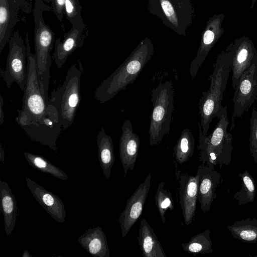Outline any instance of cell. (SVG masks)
Instances as JSON below:
<instances>
[{
	"mask_svg": "<svg viewBox=\"0 0 257 257\" xmlns=\"http://www.w3.org/2000/svg\"><path fill=\"white\" fill-rule=\"evenodd\" d=\"M28 80L24 90L23 104L18 109L16 122L33 141L57 152V141L62 127L57 109L42 94L38 81L35 55L32 54L26 32Z\"/></svg>",
	"mask_w": 257,
	"mask_h": 257,
	"instance_id": "cell-1",
	"label": "cell"
},
{
	"mask_svg": "<svg viewBox=\"0 0 257 257\" xmlns=\"http://www.w3.org/2000/svg\"><path fill=\"white\" fill-rule=\"evenodd\" d=\"M154 54L152 40L145 38L137 45L125 61L103 81L94 92V98L100 103L113 98L137 79Z\"/></svg>",
	"mask_w": 257,
	"mask_h": 257,
	"instance_id": "cell-2",
	"label": "cell"
},
{
	"mask_svg": "<svg viewBox=\"0 0 257 257\" xmlns=\"http://www.w3.org/2000/svg\"><path fill=\"white\" fill-rule=\"evenodd\" d=\"M230 71V57L224 50L222 51L217 56L214 65L209 78V88L202 92L199 101V123L204 135H207L212 119L214 117L218 118L227 111L226 106H222L221 103Z\"/></svg>",
	"mask_w": 257,
	"mask_h": 257,
	"instance_id": "cell-3",
	"label": "cell"
},
{
	"mask_svg": "<svg viewBox=\"0 0 257 257\" xmlns=\"http://www.w3.org/2000/svg\"><path fill=\"white\" fill-rule=\"evenodd\" d=\"M51 10L52 8L45 4L43 0H35L33 11L35 23L34 55L41 91L46 99L49 101L48 91L51 65L50 53L53 49L55 35L49 26L45 23L43 13L46 11Z\"/></svg>",
	"mask_w": 257,
	"mask_h": 257,
	"instance_id": "cell-4",
	"label": "cell"
},
{
	"mask_svg": "<svg viewBox=\"0 0 257 257\" xmlns=\"http://www.w3.org/2000/svg\"><path fill=\"white\" fill-rule=\"evenodd\" d=\"M214 129L208 136L204 135L199 122V145L200 153L198 159L202 164L214 169V166L221 168L223 165L230 163L233 149L232 136L227 132L229 120L227 111L218 118Z\"/></svg>",
	"mask_w": 257,
	"mask_h": 257,
	"instance_id": "cell-5",
	"label": "cell"
},
{
	"mask_svg": "<svg viewBox=\"0 0 257 257\" xmlns=\"http://www.w3.org/2000/svg\"><path fill=\"white\" fill-rule=\"evenodd\" d=\"M147 10L166 27L186 36L194 20L193 0H146Z\"/></svg>",
	"mask_w": 257,
	"mask_h": 257,
	"instance_id": "cell-6",
	"label": "cell"
},
{
	"mask_svg": "<svg viewBox=\"0 0 257 257\" xmlns=\"http://www.w3.org/2000/svg\"><path fill=\"white\" fill-rule=\"evenodd\" d=\"M173 90L172 82L166 81L151 91L153 109L149 131L151 146L160 144L170 132L174 110Z\"/></svg>",
	"mask_w": 257,
	"mask_h": 257,
	"instance_id": "cell-7",
	"label": "cell"
},
{
	"mask_svg": "<svg viewBox=\"0 0 257 257\" xmlns=\"http://www.w3.org/2000/svg\"><path fill=\"white\" fill-rule=\"evenodd\" d=\"M82 71L76 64L68 70L62 85L51 92L49 102L58 111L63 130L73 123L81 101L80 82Z\"/></svg>",
	"mask_w": 257,
	"mask_h": 257,
	"instance_id": "cell-8",
	"label": "cell"
},
{
	"mask_svg": "<svg viewBox=\"0 0 257 257\" xmlns=\"http://www.w3.org/2000/svg\"><path fill=\"white\" fill-rule=\"evenodd\" d=\"M9 51L3 78L8 88L16 83L24 91L28 80L27 48L19 31L14 32L8 41Z\"/></svg>",
	"mask_w": 257,
	"mask_h": 257,
	"instance_id": "cell-9",
	"label": "cell"
},
{
	"mask_svg": "<svg viewBox=\"0 0 257 257\" xmlns=\"http://www.w3.org/2000/svg\"><path fill=\"white\" fill-rule=\"evenodd\" d=\"M256 96L257 60L243 72L234 89L230 131L235 126V118L242 116L254 103Z\"/></svg>",
	"mask_w": 257,
	"mask_h": 257,
	"instance_id": "cell-10",
	"label": "cell"
},
{
	"mask_svg": "<svg viewBox=\"0 0 257 257\" xmlns=\"http://www.w3.org/2000/svg\"><path fill=\"white\" fill-rule=\"evenodd\" d=\"M229 55L234 89L243 72L257 60V50L253 42L243 36L236 39L224 50Z\"/></svg>",
	"mask_w": 257,
	"mask_h": 257,
	"instance_id": "cell-11",
	"label": "cell"
},
{
	"mask_svg": "<svg viewBox=\"0 0 257 257\" xmlns=\"http://www.w3.org/2000/svg\"><path fill=\"white\" fill-rule=\"evenodd\" d=\"M174 170L178 183L177 194L183 219L186 225L191 224L194 219L198 201V177L181 171L175 161Z\"/></svg>",
	"mask_w": 257,
	"mask_h": 257,
	"instance_id": "cell-12",
	"label": "cell"
},
{
	"mask_svg": "<svg viewBox=\"0 0 257 257\" xmlns=\"http://www.w3.org/2000/svg\"><path fill=\"white\" fill-rule=\"evenodd\" d=\"M224 19V15L220 13L214 15L206 22L196 55L190 64L189 72L192 79L195 78L208 53L224 34L222 25Z\"/></svg>",
	"mask_w": 257,
	"mask_h": 257,
	"instance_id": "cell-13",
	"label": "cell"
},
{
	"mask_svg": "<svg viewBox=\"0 0 257 257\" xmlns=\"http://www.w3.org/2000/svg\"><path fill=\"white\" fill-rule=\"evenodd\" d=\"M152 175L149 173L145 180L139 185L127 200L123 210L120 213L118 223L124 237L132 226L140 218L151 185Z\"/></svg>",
	"mask_w": 257,
	"mask_h": 257,
	"instance_id": "cell-14",
	"label": "cell"
},
{
	"mask_svg": "<svg viewBox=\"0 0 257 257\" xmlns=\"http://www.w3.org/2000/svg\"><path fill=\"white\" fill-rule=\"evenodd\" d=\"M88 36V28L84 21L73 24L70 30L61 38L56 39L52 58L58 68L60 69L70 55L78 48H81Z\"/></svg>",
	"mask_w": 257,
	"mask_h": 257,
	"instance_id": "cell-15",
	"label": "cell"
},
{
	"mask_svg": "<svg viewBox=\"0 0 257 257\" xmlns=\"http://www.w3.org/2000/svg\"><path fill=\"white\" fill-rule=\"evenodd\" d=\"M196 174L198 177V201L201 210L207 213L217 197V191L223 179L219 172L202 164L198 166Z\"/></svg>",
	"mask_w": 257,
	"mask_h": 257,
	"instance_id": "cell-16",
	"label": "cell"
},
{
	"mask_svg": "<svg viewBox=\"0 0 257 257\" xmlns=\"http://www.w3.org/2000/svg\"><path fill=\"white\" fill-rule=\"evenodd\" d=\"M140 144V138L134 133L131 121L125 119L121 126V135L119 143V157L124 177L128 170L132 171L134 168L139 154Z\"/></svg>",
	"mask_w": 257,
	"mask_h": 257,
	"instance_id": "cell-17",
	"label": "cell"
},
{
	"mask_svg": "<svg viewBox=\"0 0 257 257\" xmlns=\"http://www.w3.org/2000/svg\"><path fill=\"white\" fill-rule=\"evenodd\" d=\"M25 179L31 193L43 208L54 220L60 223L64 222L66 213L59 197L30 178L26 177Z\"/></svg>",
	"mask_w": 257,
	"mask_h": 257,
	"instance_id": "cell-18",
	"label": "cell"
},
{
	"mask_svg": "<svg viewBox=\"0 0 257 257\" xmlns=\"http://www.w3.org/2000/svg\"><path fill=\"white\" fill-rule=\"evenodd\" d=\"M20 8L15 0H0V54L13 35Z\"/></svg>",
	"mask_w": 257,
	"mask_h": 257,
	"instance_id": "cell-19",
	"label": "cell"
},
{
	"mask_svg": "<svg viewBox=\"0 0 257 257\" xmlns=\"http://www.w3.org/2000/svg\"><path fill=\"white\" fill-rule=\"evenodd\" d=\"M78 242L92 256H110L107 240L100 226L87 230L79 237Z\"/></svg>",
	"mask_w": 257,
	"mask_h": 257,
	"instance_id": "cell-20",
	"label": "cell"
},
{
	"mask_svg": "<svg viewBox=\"0 0 257 257\" xmlns=\"http://www.w3.org/2000/svg\"><path fill=\"white\" fill-rule=\"evenodd\" d=\"M138 242L143 256L166 257L155 232L144 218L142 219L140 222Z\"/></svg>",
	"mask_w": 257,
	"mask_h": 257,
	"instance_id": "cell-21",
	"label": "cell"
},
{
	"mask_svg": "<svg viewBox=\"0 0 257 257\" xmlns=\"http://www.w3.org/2000/svg\"><path fill=\"white\" fill-rule=\"evenodd\" d=\"M0 195L5 229L9 236L14 229L17 218V201L9 184L2 180H0Z\"/></svg>",
	"mask_w": 257,
	"mask_h": 257,
	"instance_id": "cell-22",
	"label": "cell"
},
{
	"mask_svg": "<svg viewBox=\"0 0 257 257\" xmlns=\"http://www.w3.org/2000/svg\"><path fill=\"white\" fill-rule=\"evenodd\" d=\"M96 143L100 165L104 176L108 179L114 163L115 157L112 138L106 134L104 127L97 135Z\"/></svg>",
	"mask_w": 257,
	"mask_h": 257,
	"instance_id": "cell-23",
	"label": "cell"
},
{
	"mask_svg": "<svg viewBox=\"0 0 257 257\" xmlns=\"http://www.w3.org/2000/svg\"><path fill=\"white\" fill-rule=\"evenodd\" d=\"M227 228L234 238L249 243L257 242V219L254 218L236 220Z\"/></svg>",
	"mask_w": 257,
	"mask_h": 257,
	"instance_id": "cell-24",
	"label": "cell"
},
{
	"mask_svg": "<svg viewBox=\"0 0 257 257\" xmlns=\"http://www.w3.org/2000/svg\"><path fill=\"white\" fill-rule=\"evenodd\" d=\"M195 144L191 132L187 128L183 130L174 148L175 161L182 165L188 161L194 153Z\"/></svg>",
	"mask_w": 257,
	"mask_h": 257,
	"instance_id": "cell-25",
	"label": "cell"
},
{
	"mask_svg": "<svg viewBox=\"0 0 257 257\" xmlns=\"http://www.w3.org/2000/svg\"><path fill=\"white\" fill-rule=\"evenodd\" d=\"M210 229L208 228L192 236L188 242L182 243L183 249L193 255L212 253V242L210 238Z\"/></svg>",
	"mask_w": 257,
	"mask_h": 257,
	"instance_id": "cell-26",
	"label": "cell"
},
{
	"mask_svg": "<svg viewBox=\"0 0 257 257\" xmlns=\"http://www.w3.org/2000/svg\"><path fill=\"white\" fill-rule=\"evenodd\" d=\"M24 155L29 164L37 170L49 174L60 179L66 180L68 179L65 172L52 164L44 157L27 152H24Z\"/></svg>",
	"mask_w": 257,
	"mask_h": 257,
	"instance_id": "cell-27",
	"label": "cell"
},
{
	"mask_svg": "<svg viewBox=\"0 0 257 257\" xmlns=\"http://www.w3.org/2000/svg\"><path fill=\"white\" fill-rule=\"evenodd\" d=\"M239 176L241 179V188L233 196V199L237 201L239 205H244L252 202L255 196V183L253 177L247 170L242 173H239Z\"/></svg>",
	"mask_w": 257,
	"mask_h": 257,
	"instance_id": "cell-28",
	"label": "cell"
},
{
	"mask_svg": "<svg viewBox=\"0 0 257 257\" xmlns=\"http://www.w3.org/2000/svg\"><path fill=\"white\" fill-rule=\"evenodd\" d=\"M165 182L159 183L155 195V200L160 213L162 222L164 223L165 213L168 209L172 211L174 208V203L171 192L166 189Z\"/></svg>",
	"mask_w": 257,
	"mask_h": 257,
	"instance_id": "cell-29",
	"label": "cell"
},
{
	"mask_svg": "<svg viewBox=\"0 0 257 257\" xmlns=\"http://www.w3.org/2000/svg\"><path fill=\"white\" fill-rule=\"evenodd\" d=\"M82 7L79 0H66L64 14L66 19L72 25L83 21L81 16Z\"/></svg>",
	"mask_w": 257,
	"mask_h": 257,
	"instance_id": "cell-30",
	"label": "cell"
},
{
	"mask_svg": "<svg viewBox=\"0 0 257 257\" xmlns=\"http://www.w3.org/2000/svg\"><path fill=\"white\" fill-rule=\"evenodd\" d=\"M250 121V135L249 138V152L257 165V111L253 108L251 111Z\"/></svg>",
	"mask_w": 257,
	"mask_h": 257,
	"instance_id": "cell-31",
	"label": "cell"
},
{
	"mask_svg": "<svg viewBox=\"0 0 257 257\" xmlns=\"http://www.w3.org/2000/svg\"><path fill=\"white\" fill-rule=\"evenodd\" d=\"M65 1L52 0L51 3L53 12L60 22L62 21L64 14Z\"/></svg>",
	"mask_w": 257,
	"mask_h": 257,
	"instance_id": "cell-32",
	"label": "cell"
},
{
	"mask_svg": "<svg viewBox=\"0 0 257 257\" xmlns=\"http://www.w3.org/2000/svg\"><path fill=\"white\" fill-rule=\"evenodd\" d=\"M20 8L25 11L26 12L28 13L30 11V7H29V3L26 0H15Z\"/></svg>",
	"mask_w": 257,
	"mask_h": 257,
	"instance_id": "cell-33",
	"label": "cell"
},
{
	"mask_svg": "<svg viewBox=\"0 0 257 257\" xmlns=\"http://www.w3.org/2000/svg\"><path fill=\"white\" fill-rule=\"evenodd\" d=\"M0 125H2L4 122V112L3 106L4 104V98L2 95H0Z\"/></svg>",
	"mask_w": 257,
	"mask_h": 257,
	"instance_id": "cell-34",
	"label": "cell"
},
{
	"mask_svg": "<svg viewBox=\"0 0 257 257\" xmlns=\"http://www.w3.org/2000/svg\"><path fill=\"white\" fill-rule=\"evenodd\" d=\"M0 160L1 161L4 162V158H5V154H4V150H3L2 145H1V149H0Z\"/></svg>",
	"mask_w": 257,
	"mask_h": 257,
	"instance_id": "cell-35",
	"label": "cell"
},
{
	"mask_svg": "<svg viewBox=\"0 0 257 257\" xmlns=\"http://www.w3.org/2000/svg\"><path fill=\"white\" fill-rule=\"evenodd\" d=\"M22 256L23 257H30V256H31V255H30V253L27 250H26L24 251Z\"/></svg>",
	"mask_w": 257,
	"mask_h": 257,
	"instance_id": "cell-36",
	"label": "cell"
},
{
	"mask_svg": "<svg viewBox=\"0 0 257 257\" xmlns=\"http://www.w3.org/2000/svg\"><path fill=\"white\" fill-rule=\"evenodd\" d=\"M256 1L257 0H251V3H250V8L251 9H253Z\"/></svg>",
	"mask_w": 257,
	"mask_h": 257,
	"instance_id": "cell-37",
	"label": "cell"
},
{
	"mask_svg": "<svg viewBox=\"0 0 257 257\" xmlns=\"http://www.w3.org/2000/svg\"><path fill=\"white\" fill-rule=\"evenodd\" d=\"M47 3H52V0H43Z\"/></svg>",
	"mask_w": 257,
	"mask_h": 257,
	"instance_id": "cell-38",
	"label": "cell"
},
{
	"mask_svg": "<svg viewBox=\"0 0 257 257\" xmlns=\"http://www.w3.org/2000/svg\"><path fill=\"white\" fill-rule=\"evenodd\" d=\"M256 100L257 101V96H256Z\"/></svg>",
	"mask_w": 257,
	"mask_h": 257,
	"instance_id": "cell-39",
	"label": "cell"
},
{
	"mask_svg": "<svg viewBox=\"0 0 257 257\" xmlns=\"http://www.w3.org/2000/svg\"><path fill=\"white\" fill-rule=\"evenodd\" d=\"M255 256H257V255H256Z\"/></svg>",
	"mask_w": 257,
	"mask_h": 257,
	"instance_id": "cell-40",
	"label": "cell"
}]
</instances>
